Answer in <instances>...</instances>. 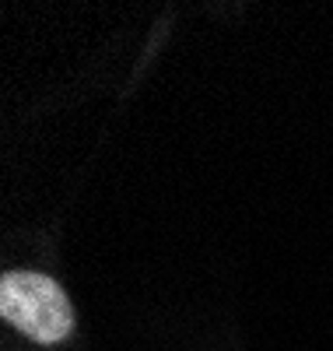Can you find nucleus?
Masks as SVG:
<instances>
[{"label":"nucleus","mask_w":333,"mask_h":351,"mask_svg":"<svg viewBox=\"0 0 333 351\" xmlns=\"http://www.w3.org/2000/svg\"><path fill=\"white\" fill-rule=\"evenodd\" d=\"M0 316L39 344H60L74 330V309L60 285L36 271H8L0 278Z\"/></svg>","instance_id":"f257e3e1"}]
</instances>
